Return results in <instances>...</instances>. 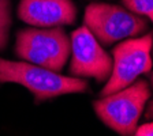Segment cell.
Returning <instances> with one entry per match:
<instances>
[{
  "label": "cell",
  "instance_id": "1",
  "mask_svg": "<svg viewBox=\"0 0 153 136\" xmlns=\"http://www.w3.org/2000/svg\"><path fill=\"white\" fill-rule=\"evenodd\" d=\"M0 83H18L42 102L64 94L85 93L88 82L78 76H63L56 71L25 61H11L0 57Z\"/></svg>",
  "mask_w": 153,
  "mask_h": 136
},
{
  "label": "cell",
  "instance_id": "2",
  "mask_svg": "<svg viewBox=\"0 0 153 136\" xmlns=\"http://www.w3.org/2000/svg\"><path fill=\"white\" fill-rule=\"evenodd\" d=\"M149 98V83L141 79L119 91L101 97L93 104V108L97 117L112 131L119 135H134Z\"/></svg>",
  "mask_w": 153,
  "mask_h": 136
},
{
  "label": "cell",
  "instance_id": "3",
  "mask_svg": "<svg viewBox=\"0 0 153 136\" xmlns=\"http://www.w3.org/2000/svg\"><path fill=\"white\" fill-rule=\"evenodd\" d=\"M15 52L21 59L60 72L71 53L70 37L59 26L52 29H25L16 35Z\"/></svg>",
  "mask_w": 153,
  "mask_h": 136
},
{
  "label": "cell",
  "instance_id": "4",
  "mask_svg": "<svg viewBox=\"0 0 153 136\" xmlns=\"http://www.w3.org/2000/svg\"><path fill=\"white\" fill-rule=\"evenodd\" d=\"M153 33L126 38L112 49V71L107 79L101 97L112 94L135 82L140 75L153 67Z\"/></svg>",
  "mask_w": 153,
  "mask_h": 136
},
{
  "label": "cell",
  "instance_id": "5",
  "mask_svg": "<svg viewBox=\"0 0 153 136\" xmlns=\"http://www.w3.org/2000/svg\"><path fill=\"white\" fill-rule=\"evenodd\" d=\"M85 26L104 45L149 32V21L122 6L92 3L85 10Z\"/></svg>",
  "mask_w": 153,
  "mask_h": 136
},
{
  "label": "cell",
  "instance_id": "6",
  "mask_svg": "<svg viewBox=\"0 0 153 136\" xmlns=\"http://www.w3.org/2000/svg\"><path fill=\"white\" fill-rule=\"evenodd\" d=\"M71 41L70 72L78 78H94L105 82L112 71V57L102 49L99 40L86 26L74 30Z\"/></svg>",
  "mask_w": 153,
  "mask_h": 136
},
{
  "label": "cell",
  "instance_id": "7",
  "mask_svg": "<svg viewBox=\"0 0 153 136\" xmlns=\"http://www.w3.org/2000/svg\"><path fill=\"white\" fill-rule=\"evenodd\" d=\"M18 16L38 27L68 26L75 22L76 8L71 0H21Z\"/></svg>",
  "mask_w": 153,
  "mask_h": 136
},
{
  "label": "cell",
  "instance_id": "8",
  "mask_svg": "<svg viewBox=\"0 0 153 136\" xmlns=\"http://www.w3.org/2000/svg\"><path fill=\"white\" fill-rule=\"evenodd\" d=\"M10 26H11L10 0H0V51H3L7 46Z\"/></svg>",
  "mask_w": 153,
  "mask_h": 136
},
{
  "label": "cell",
  "instance_id": "9",
  "mask_svg": "<svg viewBox=\"0 0 153 136\" xmlns=\"http://www.w3.org/2000/svg\"><path fill=\"white\" fill-rule=\"evenodd\" d=\"M122 3L131 12L146 18L153 26V0H122Z\"/></svg>",
  "mask_w": 153,
  "mask_h": 136
},
{
  "label": "cell",
  "instance_id": "10",
  "mask_svg": "<svg viewBox=\"0 0 153 136\" xmlns=\"http://www.w3.org/2000/svg\"><path fill=\"white\" fill-rule=\"evenodd\" d=\"M134 135L137 136H153V121L148 124H143L141 127H137Z\"/></svg>",
  "mask_w": 153,
  "mask_h": 136
},
{
  "label": "cell",
  "instance_id": "11",
  "mask_svg": "<svg viewBox=\"0 0 153 136\" xmlns=\"http://www.w3.org/2000/svg\"><path fill=\"white\" fill-rule=\"evenodd\" d=\"M145 117L146 118H153V101L149 104V106H148V110L146 113H145Z\"/></svg>",
  "mask_w": 153,
  "mask_h": 136
},
{
  "label": "cell",
  "instance_id": "12",
  "mask_svg": "<svg viewBox=\"0 0 153 136\" xmlns=\"http://www.w3.org/2000/svg\"><path fill=\"white\" fill-rule=\"evenodd\" d=\"M150 85H152V90H153V72H152V75H150Z\"/></svg>",
  "mask_w": 153,
  "mask_h": 136
}]
</instances>
